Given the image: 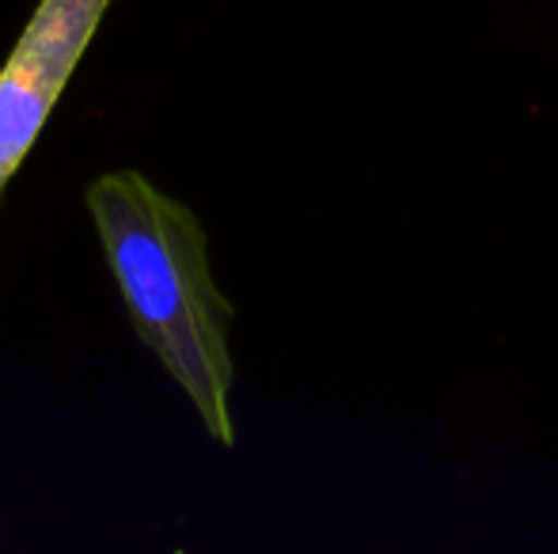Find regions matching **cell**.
Wrapping results in <instances>:
<instances>
[{"instance_id": "cell-1", "label": "cell", "mask_w": 558, "mask_h": 554, "mask_svg": "<svg viewBox=\"0 0 558 554\" xmlns=\"http://www.w3.org/2000/svg\"><path fill=\"white\" fill-rule=\"evenodd\" d=\"M84 206L133 331L186 395L202 429L232 448V304L214 278L206 224L137 168L92 178Z\"/></svg>"}, {"instance_id": "cell-2", "label": "cell", "mask_w": 558, "mask_h": 554, "mask_svg": "<svg viewBox=\"0 0 558 554\" xmlns=\"http://www.w3.org/2000/svg\"><path fill=\"white\" fill-rule=\"evenodd\" d=\"M111 0H38L0 69V190L35 148Z\"/></svg>"}]
</instances>
